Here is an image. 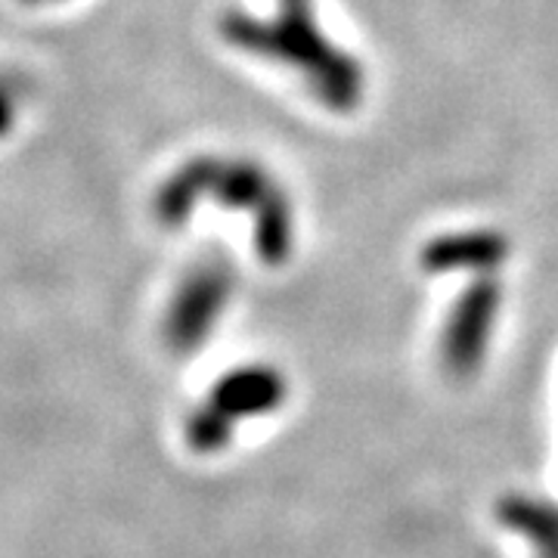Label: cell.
<instances>
[{"label": "cell", "instance_id": "obj_7", "mask_svg": "<svg viewBox=\"0 0 558 558\" xmlns=\"http://www.w3.org/2000/svg\"><path fill=\"white\" fill-rule=\"evenodd\" d=\"M497 519L534 546V558H558V502L534 494H506L497 502Z\"/></svg>", "mask_w": 558, "mask_h": 558}, {"label": "cell", "instance_id": "obj_1", "mask_svg": "<svg viewBox=\"0 0 558 558\" xmlns=\"http://www.w3.org/2000/svg\"><path fill=\"white\" fill-rule=\"evenodd\" d=\"M223 32L233 44L301 69L326 106L351 109L357 102L363 84L360 69L351 57L339 53V47L319 35L307 0H282V13L270 22L233 16Z\"/></svg>", "mask_w": 558, "mask_h": 558}, {"label": "cell", "instance_id": "obj_3", "mask_svg": "<svg viewBox=\"0 0 558 558\" xmlns=\"http://www.w3.org/2000/svg\"><path fill=\"white\" fill-rule=\"evenodd\" d=\"M233 299V270L223 260H202L178 286L165 314V341L178 354H193L215 332Z\"/></svg>", "mask_w": 558, "mask_h": 558}, {"label": "cell", "instance_id": "obj_5", "mask_svg": "<svg viewBox=\"0 0 558 558\" xmlns=\"http://www.w3.org/2000/svg\"><path fill=\"white\" fill-rule=\"evenodd\" d=\"M509 258V240L499 230L475 227V230H457L440 233L422 248V267L432 277L444 274H472V277H494Z\"/></svg>", "mask_w": 558, "mask_h": 558}, {"label": "cell", "instance_id": "obj_2", "mask_svg": "<svg viewBox=\"0 0 558 558\" xmlns=\"http://www.w3.org/2000/svg\"><path fill=\"white\" fill-rule=\"evenodd\" d=\"M202 178L227 208H242L255 215V245L267 264H282L292 252V208L279 183L255 161L199 159Z\"/></svg>", "mask_w": 558, "mask_h": 558}, {"label": "cell", "instance_id": "obj_9", "mask_svg": "<svg viewBox=\"0 0 558 558\" xmlns=\"http://www.w3.org/2000/svg\"><path fill=\"white\" fill-rule=\"evenodd\" d=\"M10 124H13V97L3 90V84H0V137L10 131Z\"/></svg>", "mask_w": 558, "mask_h": 558}, {"label": "cell", "instance_id": "obj_6", "mask_svg": "<svg viewBox=\"0 0 558 558\" xmlns=\"http://www.w3.org/2000/svg\"><path fill=\"white\" fill-rule=\"evenodd\" d=\"M286 398H289V381L277 366H267V363H245V366L223 373L211 385V395H208V400L220 413H227L236 425L242 418L277 413L282 410Z\"/></svg>", "mask_w": 558, "mask_h": 558}, {"label": "cell", "instance_id": "obj_4", "mask_svg": "<svg viewBox=\"0 0 558 558\" xmlns=\"http://www.w3.org/2000/svg\"><path fill=\"white\" fill-rule=\"evenodd\" d=\"M502 307V286L497 277H475L450 307L440 332V363L450 376L472 379L487 357Z\"/></svg>", "mask_w": 558, "mask_h": 558}, {"label": "cell", "instance_id": "obj_8", "mask_svg": "<svg viewBox=\"0 0 558 558\" xmlns=\"http://www.w3.org/2000/svg\"><path fill=\"white\" fill-rule=\"evenodd\" d=\"M183 435L199 457H215V453H223L230 447V440L236 435V422L227 413H220L218 407L208 400L186 416Z\"/></svg>", "mask_w": 558, "mask_h": 558}]
</instances>
